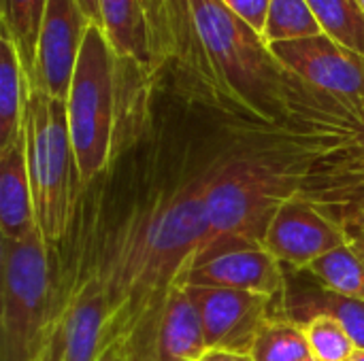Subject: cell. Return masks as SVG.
<instances>
[{
    "label": "cell",
    "instance_id": "18",
    "mask_svg": "<svg viewBox=\"0 0 364 361\" xmlns=\"http://www.w3.org/2000/svg\"><path fill=\"white\" fill-rule=\"evenodd\" d=\"M49 0H2V28L15 43L26 79H30L36 60L38 34Z\"/></svg>",
    "mask_w": 364,
    "mask_h": 361
},
{
    "label": "cell",
    "instance_id": "22",
    "mask_svg": "<svg viewBox=\"0 0 364 361\" xmlns=\"http://www.w3.org/2000/svg\"><path fill=\"white\" fill-rule=\"evenodd\" d=\"M254 361H305L311 357L303 326L275 317L258 334L252 349Z\"/></svg>",
    "mask_w": 364,
    "mask_h": 361
},
{
    "label": "cell",
    "instance_id": "33",
    "mask_svg": "<svg viewBox=\"0 0 364 361\" xmlns=\"http://www.w3.org/2000/svg\"><path fill=\"white\" fill-rule=\"evenodd\" d=\"M305 361H316V360H314V357H309V360H305Z\"/></svg>",
    "mask_w": 364,
    "mask_h": 361
},
{
    "label": "cell",
    "instance_id": "9",
    "mask_svg": "<svg viewBox=\"0 0 364 361\" xmlns=\"http://www.w3.org/2000/svg\"><path fill=\"white\" fill-rule=\"evenodd\" d=\"M200 319L203 338L209 351L247 353L260 330L275 317H284V304L254 291L183 287Z\"/></svg>",
    "mask_w": 364,
    "mask_h": 361
},
{
    "label": "cell",
    "instance_id": "28",
    "mask_svg": "<svg viewBox=\"0 0 364 361\" xmlns=\"http://www.w3.org/2000/svg\"><path fill=\"white\" fill-rule=\"evenodd\" d=\"M98 361H122V357H119V353H117L115 347H107L105 353L98 357Z\"/></svg>",
    "mask_w": 364,
    "mask_h": 361
},
{
    "label": "cell",
    "instance_id": "13",
    "mask_svg": "<svg viewBox=\"0 0 364 361\" xmlns=\"http://www.w3.org/2000/svg\"><path fill=\"white\" fill-rule=\"evenodd\" d=\"M102 30L119 62L154 74L168 62L162 0H100Z\"/></svg>",
    "mask_w": 364,
    "mask_h": 361
},
{
    "label": "cell",
    "instance_id": "21",
    "mask_svg": "<svg viewBox=\"0 0 364 361\" xmlns=\"http://www.w3.org/2000/svg\"><path fill=\"white\" fill-rule=\"evenodd\" d=\"M322 34V28L307 0H271L262 40L267 47Z\"/></svg>",
    "mask_w": 364,
    "mask_h": 361
},
{
    "label": "cell",
    "instance_id": "27",
    "mask_svg": "<svg viewBox=\"0 0 364 361\" xmlns=\"http://www.w3.org/2000/svg\"><path fill=\"white\" fill-rule=\"evenodd\" d=\"M81 11L87 15L92 23H98L102 28V15H100V0H77Z\"/></svg>",
    "mask_w": 364,
    "mask_h": 361
},
{
    "label": "cell",
    "instance_id": "8",
    "mask_svg": "<svg viewBox=\"0 0 364 361\" xmlns=\"http://www.w3.org/2000/svg\"><path fill=\"white\" fill-rule=\"evenodd\" d=\"M273 57L305 87L364 113V57L326 34L275 43Z\"/></svg>",
    "mask_w": 364,
    "mask_h": 361
},
{
    "label": "cell",
    "instance_id": "5",
    "mask_svg": "<svg viewBox=\"0 0 364 361\" xmlns=\"http://www.w3.org/2000/svg\"><path fill=\"white\" fill-rule=\"evenodd\" d=\"M23 134L38 232L45 245L53 249L66 240L73 213L81 200L66 100L30 89Z\"/></svg>",
    "mask_w": 364,
    "mask_h": 361
},
{
    "label": "cell",
    "instance_id": "4",
    "mask_svg": "<svg viewBox=\"0 0 364 361\" xmlns=\"http://www.w3.org/2000/svg\"><path fill=\"white\" fill-rule=\"evenodd\" d=\"M0 262V361H45L60 291L51 270V249L41 232L23 240L2 238Z\"/></svg>",
    "mask_w": 364,
    "mask_h": 361
},
{
    "label": "cell",
    "instance_id": "26",
    "mask_svg": "<svg viewBox=\"0 0 364 361\" xmlns=\"http://www.w3.org/2000/svg\"><path fill=\"white\" fill-rule=\"evenodd\" d=\"M198 361H254L247 353H230V351H207Z\"/></svg>",
    "mask_w": 364,
    "mask_h": 361
},
{
    "label": "cell",
    "instance_id": "31",
    "mask_svg": "<svg viewBox=\"0 0 364 361\" xmlns=\"http://www.w3.org/2000/svg\"><path fill=\"white\" fill-rule=\"evenodd\" d=\"M358 228H364V206H363V215H360V223H358Z\"/></svg>",
    "mask_w": 364,
    "mask_h": 361
},
{
    "label": "cell",
    "instance_id": "30",
    "mask_svg": "<svg viewBox=\"0 0 364 361\" xmlns=\"http://www.w3.org/2000/svg\"><path fill=\"white\" fill-rule=\"evenodd\" d=\"M51 343H53V340H51ZM45 361H60V357H58V353H55V349H53V347L49 349V355H47V360Z\"/></svg>",
    "mask_w": 364,
    "mask_h": 361
},
{
    "label": "cell",
    "instance_id": "17",
    "mask_svg": "<svg viewBox=\"0 0 364 361\" xmlns=\"http://www.w3.org/2000/svg\"><path fill=\"white\" fill-rule=\"evenodd\" d=\"M28 79L11 36L0 30V149L9 147L23 130Z\"/></svg>",
    "mask_w": 364,
    "mask_h": 361
},
{
    "label": "cell",
    "instance_id": "16",
    "mask_svg": "<svg viewBox=\"0 0 364 361\" xmlns=\"http://www.w3.org/2000/svg\"><path fill=\"white\" fill-rule=\"evenodd\" d=\"M0 232L9 240H23L38 232L23 130L0 149Z\"/></svg>",
    "mask_w": 364,
    "mask_h": 361
},
{
    "label": "cell",
    "instance_id": "6",
    "mask_svg": "<svg viewBox=\"0 0 364 361\" xmlns=\"http://www.w3.org/2000/svg\"><path fill=\"white\" fill-rule=\"evenodd\" d=\"M117 72L119 60L105 36V30L98 23H90L66 98L81 196L113 160Z\"/></svg>",
    "mask_w": 364,
    "mask_h": 361
},
{
    "label": "cell",
    "instance_id": "1",
    "mask_svg": "<svg viewBox=\"0 0 364 361\" xmlns=\"http://www.w3.org/2000/svg\"><path fill=\"white\" fill-rule=\"evenodd\" d=\"M205 183L207 174L132 211L92 268L111 306L107 347L190 270L205 236Z\"/></svg>",
    "mask_w": 364,
    "mask_h": 361
},
{
    "label": "cell",
    "instance_id": "11",
    "mask_svg": "<svg viewBox=\"0 0 364 361\" xmlns=\"http://www.w3.org/2000/svg\"><path fill=\"white\" fill-rule=\"evenodd\" d=\"M111 306L98 277L79 274L58 291L53 343L60 361H98L107 349Z\"/></svg>",
    "mask_w": 364,
    "mask_h": 361
},
{
    "label": "cell",
    "instance_id": "20",
    "mask_svg": "<svg viewBox=\"0 0 364 361\" xmlns=\"http://www.w3.org/2000/svg\"><path fill=\"white\" fill-rule=\"evenodd\" d=\"M322 34L364 57V11L358 0H307Z\"/></svg>",
    "mask_w": 364,
    "mask_h": 361
},
{
    "label": "cell",
    "instance_id": "15",
    "mask_svg": "<svg viewBox=\"0 0 364 361\" xmlns=\"http://www.w3.org/2000/svg\"><path fill=\"white\" fill-rule=\"evenodd\" d=\"M286 270L284 317L305 326L311 319L328 317L346 328L356 349H364V302L324 287L309 270Z\"/></svg>",
    "mask_w": 364,
    "mask_h": 361
},
{
    "label": "cell",
    "instance_id": "25",
    "mask_svg": "<svg viewBox=\"0 0 364 361\" xmlns=\"http://www.w3.org/2000/svg\"><path fill=\"white\" fill-rule=\"evenodd\" d=\"M346 177L352 181V187L364 185V134L358 136V140L354 143V147L350 149V155L346 157Z\"/></svg>",
    "mask_w": 364,
    "mask_h": 361
},
{
    "label": "cell",
    "instance_id": "19",
    "mask_svg": "<svg viewBox=\"0 0 364 361\" xmlns=\"http://www.w3.org/2000/svg\"><path fill=\"white\" fill-rule=\"evenodd\" d=\"M309 270L324 287L364 302V253L352 243L316 260Z\"/></svg>",
    "mask_w": 364,
    "mask_h": 361
},
{
    "label": "cell",
    "instance_id": "14",
    "mask_svg": "<svg viewBox=\"0 0 364 361\" xmlns=\"http://www.w3.org/2000/svg\"><path fill=\"white\" fill-rule=\"evenodd\" d=\"M179 287L254 291L284 304L286 270L262 245L239 247L188 270L179 281Z\"/></svg>",
    "mask_w": 364,
    "mask_h": 361
},
{
    "label": "cell",
    "instance_id": "12",
    "mask_svg": "<svg viewBox=\"0 0 364 361\" xmlns=\"http://www.w3.org/2000/svg\"><path fill=\"white\" fill-rule=\"evenodd\" d=\"M87 15L77 0H49L43 17L34 70L28 87L43 91L51 98L66 100L81 47L90 28Z\"/></svg>",
    "mask_w": 364,
    "mask_h": 361
},
{
    "label": "cell",
    "instance_id": "29",
    "mask_svg": "<svg viewBox=\"0 0 364 361\" xmlns=\"http://www.w3.org/2000/svg\"><path fill=\"white\" fill-rule=\"evenodd\" d=\"M350 361H364V349H356V353L352 355Z\"/></svg>",
    "mask_w": 364,
    "mask_h": 361
},
{
    "label": "cell",
    "instance_id": "24",
    "mask_svg": "<svg viewBox=\"0 0 364 361\" xmlns=\"http://www.w3.org/2000/svg\"><path fill=\"white\" fill-rule=\"evenodd\" d=\"M237 17H241L252 30H256L262 36L267 11L271 0H222Z\"/></svg>",
    "mask_w": 364,
    "mask_h": 361
},
{
    "label": "cell",
    "instance_id": "2",
    "mask_svg": "<svg viewBox=\"0 0 364 361\" xmlns=\"http://www.w3.org/2000/svg\"><path fill=\"white\" fill-rule=\"evenodd\" d=\"M162 17L168 62L205 96L267 121L286 109L296 79L222 0H162Z\"/></svg>",
    "mask_w": 364,
    "mask_h": 361
},
{
    "label": "cell",
    "instance_id": "7",
    "mask_svg": "<svg viewBox=\"0 0 364 361\" xmlns=\"http://www.w3.org/2000/svg\"><path fill=\"white\" fill-rule=\"evenodd\" d=\"M122 361H198L209 349L192 298L175 285L111 345Z\"/></svg>",
    "mask_w": 364,
    "mask_h": 361
},
{
    "label": "cell",
    "instance_id": "3",
    "mask_svg": "<svg viewBox=\"0 0 364 361\" xmlns=\"http://www.w3.org/2000/svg\"><path fill=\"white\" fill-rule=\"evenodd\" d=\"M294 194L290 177L262 160L235 157L213 166L203 198L205 236L190 270L220 253L262 245L275 211Z\"/></svg>",
    "mask_w": 364,
    "mask_h": 361
},
{
    "label": "cell",
    "instance_id": "10",
    "mask_svg": "<svg viewBox=\"0 0 364 361\" xmlns=\"http://www.w3.org/2000/svg\"><path fill=\"white\" fill-rule=\"evenodd\" d=\"M350 243L348 230L301 191L275 211L262 247L284 266L305 270L316 260Z\"/></svg>",
    "mask_w": 364,
    "mask_h": 361
},
{
    "label": "cell",
    "instance_id": "32",
    "mask_svg": "<svg viewBox=\"0 0 364 361\" xmlns=\"http://www.w3.org/2000/svg\"><path fill=\"white\" fill-rule=\"evenodd\" d=\"M358 4H360V6H363V11H364V0H358Z\"/></svg>",
    "mask_w": 364,
    "mask_h": 361
},
{
    "label": "cell",
    "instance_id": "23",
    "mask_svg": "<svg viewBox=\"0 0 364 361\" xmlns=\"http://www.w3.org/2000/svg\"><path fill=\"white\" fill-rule=\"evenodd\" d=\"M311 357L316 361H350L356 353L352 336L341 323L328 317L311 319L303 326Z\"/></svg>",
    "mask_w": 364,
    "mask_h": 361
}]
</instances>
